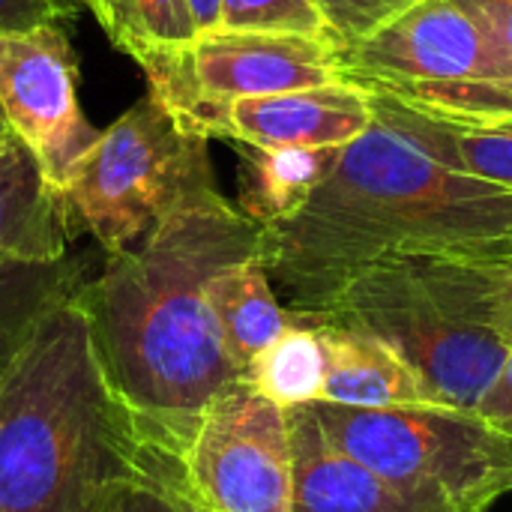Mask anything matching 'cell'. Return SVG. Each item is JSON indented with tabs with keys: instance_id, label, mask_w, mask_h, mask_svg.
Instances as JSON below:
<instances>
[{
	"instance_id": "13",
	"label": "cell",
	"mask_w": 512,
	"mask_h": 512,
	"mask_svg": "<svg viewBox=\"0 0 512 512\" xmlns=\"http://www.w3.org/2000/svg\"><path fill=\"white\" fill-rule=\"evenodd\" d=\"M78 225L66 192L57 189L36 153L9 129H0V267L48 264L69 255Z\"/></svg>"
},
{
	"instance_id": "14",
	"label": "cell",
	"mask_w": 512,
	"mask_h": 512,
	"mask_svg": "<svg viewBox=\"0 0 512 512\" xmlns=\"http://www.w3.org/2000/svg\"><path fill=\"white\" fill-rule=\"evenodd\" d=\"M375 117L405 135L444 168L512 189V120L465 117L369 90Z\"/></svg>"
},
{
	"instance_id": "7",
	"label": "cell",
	"mask_w": 512,
	"mask_h": 512,
	"mask_svg": "<svg viewBox=\"0 0 512 512\" xmlns=\"http://www.w3.org/2000/svg\"><path fill=\"white\" fill-rule=\"evenodd\" d=\"M153 93L189 132L222 102L276 96L342 81L336 42L288 33H198L186 48L141 63Z\"/></svg>"
},
{
	"instance_id": "6",
	"label": "cell",
	"mask_w": 512,
	"mask_h": 512,
	"mask_svg": "<svg viewBox=\"0 0 512 512\" xmlns=\"http://www.w3.org/2000/svg\"><path fill=\"white\" fill-rule=\"evenodd\" d=\"M207 189H216L207 138L147 93L99 132L66 186V201L78 231L117 255Z\"/></svg>"
},
{
	"instance_id": "8",
	"label": "cell",
	"mask_w": 512,
	"mask_h": 512,
	"mask_svg": "<svg viewBox=\"0 0 512 512\" xmlns=\"http://www.w3.org/2000/svg\"><path fill=\"white\" fill-rule=\"evenodd\" d=\"M180 480L210 512H294L288 411L234 381L198 417Z\"/></svg>"
},
{
	"instance_id": "27",
	"label": "cell",
	"mask_w": 512,
	"mask_h": 512,
	"mask_svg": "<svg viewBox=\"0 0 512 512\" xmlns=\"http://www.w3.org/2000/svg\"><path fill=\"white\" fill-rule=\"evenodd\" d=\"M486 423H492L501 432L512 435V342L498 375L492 378V384L486 387V393L480 396L477 408H474Z\"/></svg>"
},
{
	"instance_id": "31",
	"label": "cell",
	"mask_w": 512,
	"mask_h": 512,
	"mask_svg": "<svg viewBox=\"0 0 512 512\" xmlns=\"http://www.w3.org/2000/svg\"><path fill=\"white\" fill-rule=\"evenodd\" d=\"M3 126H6V120H3V111H0V129H3Z\"/></svg>"
},
{
	"instance_id": "29",
	"label": "cell",
	"mask_w": 512,
	"mask_h": 512,
	"mask_svg": "<svg viewBox=\"0 0 512 512\" xmlns=\"http://www.w3.org/2000/svg\"><path fill=\"white\" fill-rule=\"evenodd\" d=\"M219 6H222V0H189V9H192V18L198 24V33L219 30Z\"/></svg>"
},
{
	"instance_id": "21",
	"label": "cell",
	"mask_w": 512,
	"mask_h": 512,
	"mask_svg": "<svg viewBox=\"0 0 512 512\" xmlns=\"http://www.w3.org/2000/svg\"><path fill=\"white\" fill-rule=\"evenodd\" d=\"M384 90L405 102L465 114V117H498L512 120V75L489 78H459V81H423V84H396V87H366Z\"/></svg>"
},
{
	"instance_id": "22",
	"label": "cell",
	"mask_w": 512,
	"mask_h": 512,
	"mask_svg": "<svg viewBox=\"0 0 512 512\" xmlns=\"http://www.w3.org/2000/svg\"><path fill=\"white\" fill-rule=\"evenodd\" d=\"M219 30L333 39L327 18L312 0H222Z\"/></svg>"
},
{
	"instance_id": "28",
	"label": "cell",
	"mask_w": 512,
	"mask_h": 512,
	"mask_svg": "<svg viewBox=\"0 0 512 512\" xmlns=\"http://www.w3.org/2000/svg\"><path fill=\"white\" fill-rule=\"evenodd\" d=\"M492 303L495 327L512 342V267L492 264Z\"/></svg>"
},
{
	"instance_id": "19",
	"label": "cell",
	"mask_w": 512,
	"mask_h": 512,
	"mask_svg": "<svg viewBox=\"0 0 512 512\" xmlns=\"http://www.w3.org/2000/svg\"><path fill=\"white\" fill-rule=\"evenodd\" d=\"M246 150L240 210L261 225L294 210L327 174L336 150Z\"/></svg>"
},
{
	"instance_id": "24",
	"label": "cell",
	"mask_w": 512,
	"mask_h": 512,
	"mask_svg": "<svg viewBox=\"0 0 512 512\" xmlns=\"http://www.w3.org/2000/svg\"><path fill=\"white\" fill-rule=\"evenodd\" d=\"M480 21L495 57V75H512V0H462Z\"/></svg>"
},
{
	"instance_id": "5",
	"label": "cell",
	"mask_w": 512,
	"mask_h": 512,
	"mask_svg": "<svg viewBox=\"0 0 512 512\" xmlns=\"http://www.w3.org/2000/svg\"><path fill=\"white\" fill-rule=\"evenodd\" d=\"M333 444L435 512H489L512 492V435L453 405H309Z\"/></svg>"
},
{
	"instance_id": "25",
	"label": "cell",
	"mask_w": 512,
	"mask_h": 512,
	"mask_svg": "<svg viewBox=\"0 0 512 512\" xmlns=\"http://www.w3.org/2000/svg\"><path fill=\"white\" fill-rule=\"evenodd\" d=\"M180 474V471H174ZM174 474L165 477H147V480H132L126 486H120L99 512H180L174 504L171 486L168 480Z\"/></svg>"
},
{
	"instance_id": "10",
	"label": "cell",
	"mask_w": 512,
	"mask_h": 512,
	"mask_svg": "<svg viewBox=\"0 0 512 512\" xmlns=\"http://www.w3.org/2000/svg\"><path fill=\"white\" fill-rule=\"evenodd\" d=\"M342 81L396 87L495 75V57L462 0H417L363 39L336 45Z\"/></svg>"
},
{
	"instance_id": "16",
	"label": "cell",
	"mask_w": 512,
	"mask_h": 512,
	"mask_svg": "<svg viewBox=\"0 0 512 512\" xmlns=\"http://www.w3.org/2000/svg\"><path fill=\"white\" fill-rule=\"evenodd\" d=\"M210 303L225 348L240 372L291 327V312L264 267V255L219 270L210 282Z\"/></svg>"
},
{
	"instance_id": "18",
	"label": "cell",
	"mask_w": 512,
	"mask_h": 512,
	"mask_svg": "<svg viewBox=\"0 0 512 512\" xmlns=\"http://www.w3.org/2000/svg\"><path fill=\"white\" fill-rule=\"evenodd\" d=\"M243 378L285 411L321 402L327 351L315 324L291 315V327L246 366Z\"/></svg>"
},
{
	"instance_id": "20",
	"label": "cell",
	"mask_w": 512,
	"mask_h": 512,
	"mask_svg": "<svg viewBox=\"0 0 512 512\" xmlns=\"http://www.w3.org/2000/svg\"><path fill=\"white\" fill-rule=\"evenodd\" d=\"M105 36L138 66L198 39L189 0H90Z\"/></svg>"
},
{
	"instance_id": "4",
	"label": "cell",
	"mask_w": 512,
	"mask_h": 512,
	"mask_svg": "<svg viewBox=\"0 0 512 512\" xmlns=\"http://www.w3.org/2000/svg\"><path fill=\"white\" fill-rule=\"evenodd\" d=\"M294 315L378 339L438 405L465 411L477 408L510 351L492 315V267L474 261L375 264Z\"/></svg>"
},
{
	"instance_id": "32",
	"label": "cell",
	"mask_w": 512,
	"mask_h": 512,
	"mask_svg": "<svg viewBox=\"0 0 512 512\" xmlns=\"http://www.w3.org/2000/svg\"><path fill=\"white\" fill-rule=\"evenodd\" d=\"M78 3H81V6H90V0H78Z\"/></svg>"
},
{
	"instance_id": "33",
	"label": "cell",
	"mask_w": 512,
	"mask_h": 512,
	"mask_svg": "<svg viewBox=\"0 0 512 512\" xmlns=\"http://www.w3.org/2000/svg\"><path fill=\"white\" fill-rule=\"evenodd\" d=\"M501 267H512V258H510V261H507V264H501Z\"/></svg>"
},
{
	"instance_id": "1",
	"label": "cell",
	"mask_w": 512,
	"mask_h": 512,
	"mask_svg": "<svg viewBox=\"0 0 512 512\" xmlns=\"http://www.w3.org/2000/svg\"><path fill=\"white\" fill-rule=\"evenodd\" d=\"M264 255V225L207 189L165 216L138 246L105 255L78 288L105 375L150 453L180 465L204 408L243 378L231 360L210 282Z\"/></svg>"
},
{
	"instance_id": "3",
	"label": "cell",
	"mask_w": 512,
	"mask_h": 512,
	"mask_svg": "<svg viewBox=\"0 0 512 512\" xmlns=\"http://www.w3.org/2000/svg\"><path fill=\"white\" fill-rule=\"evenodd\" d=\"M174 471L111 387L75 291L0 378V512H99L120 486Z\"/></svg>"
},
{
	"instance_id": "11",
	"label": "cell",
	"mask_w": 512,
	"mask_h": 512,
	"mask_svg": "<svg viewBox=\"0 0 512 512\" xmlns=\"http://www.w3.org/2000/svg\"><path fill=\"white\" fill-rule=\"evenodd\" d=\"M375 123L366 87L351 81L288 90L276 96L234 99L210 108L198 135L225 138L255 150H336Z\"/></svg>"
},
{
	"instance_id": "23",
	"label": "cell",
	"mask_w": 512,
	"mask_h": 512,
	"mask_svg": "<svg viewBox=\"0 0 512 512\" xmlns=\"http://www.w3.org/2000/svg\"><path fill=\"white\" fill-rule=\"evenodd\" d=\"M321 15L327 18V27L333 33L336 45H351L390 21L393 15L405 12L417 0H312Z\"/></svg>"
},
{
	"instance_id": "12",
	"label": "cell",
	"mask_w": 512,
	"mask_h": 512,
	"mask_svg": "<svg viewBox=\"0 0 512 512\" xmlns=\"http://www.w3.org/2000/svg\"><path fill=\"white\" fill-rule=\"evenodd\" d=\"M288 432L294 512H435L333 444L309 405L288 411Z\"/></svg>"
},
{
	"instance_id": "17",
	"label": "cell",
	"mask_w": 512,
	"mask_h": 512,
	"mask_svg": "<svg viewBox=\"0 0 512 512\" xmlns=\"http://www.w3.org/2000/svg\"><path fill=\"white\" fill-rule=\"evenodd\" d=\"M87 270V255L72 252L48 264L0 267V378L9 372L45 312L87 282Z\"/></svg>"
},
{
	"instance_id": "2",
	"label": "cell",
	"mask_w": 512,
	"mask_h": 512,
	"mask_svg": "<svg viewBox=\"0 0 512 512\" xmlns=\"http://www.w3.org/2000/svg\"><path fill=\"white\" fill-rule=\"evenodd\" d=\"M512 258V189L456 174L375 117L327 174L264 225V267L291 312L387 261Z\"/></svg>"
},
{
	"instance_id": "9",
	"label": "cell",
	"mask_w": 512,
	"mask_h": 512,
	"mask_svg": "<svg viewBox=\"0 0 512 512\" xmlns=\"http://www.w3.org/2000/svg\"><path fill=\"white\" fill-rule=\"evenodd\" d=\"M0 111L66 192L99 129L81 111L78 57L60 24L0 33Z\"/></svg>"
},
{
	"instance_id": "15",
	"label": "cell",
	"mask_w": 512,
	"mask_h": 512,
	"mask_svg": "<svg viewBox=\"0 0 512 512\" xmlns=\"http://www.w3.org/2000/svg\"><path fill=\"white\" fill-rule=\"evenodd\" d=\"M312 324L327 351V381L321 402L348 408L438 405L423 381L414 375V369L378 339L324 321Z\"/></svg>"
},
{
	"instance_id": "26",
	"label": "cell",
	"mask_w": 512,
	"mask_h": 512,
	"mask_svg": "<svg viewBox=\"0 0 512 512\" xmlns=\"http://www.w3.org/2000/svg\"><path fill=\"white\" fill-rule=\"evenodd\" d=\"M78 6V0H0V33L60 24L66 18H75Z\"/></svg>"
},
{
	"instance_id": "30",
	"label": "cell",
	"mask_w": 512,
	"mask_h": 512,
	"mask_svg": "<svg viewBox=\"0 0 512 512\" xmlns=\"http://www.w3.org/2000/svg\"><path fill=\"white\" fill-rule=\"evenodd\" d=\"M168 486H171V495H174V504H177V510L180 512H210L201 501H195L189 492H186V486H183V480H180V474H174L171 480H168Z\"/></svg>"
}]
</instances>
